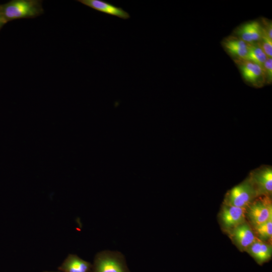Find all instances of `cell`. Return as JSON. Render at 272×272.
Listing matches in <instances>:
<instances>
[{
	"label": "cell",
	"instance_id": "7a4b0ae2",
	"mask_svg": "<svg viewBox=\"0 0 272 272\" xmlns=\"http://www.w3.org/2000/svg\"><path fill=\"white\" fill-rule=\"evenodd\" d=\"M91 272H128V270L121 253L104 250L96 255Z\"/></svg>",
	"mask_w": 272,
	"mask_h": 272
},
{
	"label": "cell",
	"instance_id": "4fadbf2b",
	"mask_svg": "<svg viewBox=\"0 0 272 272\" xmlns=\"http://www.w3.org/2000/svg\"><path fill=\"white\" fill-rule=\"evenodd\" d=\"M248 253L259 264L268 261L271 256V247L263 242L256 241L247 249Z\"/></svg>",
	"mask_w": 272,
	"mask_h": 272
},
{
	"label": "cell",
	"instance_id": "7c38bea8",
	"mask_svg": "<svg viewBox=\"0 0 272 272\" xmlns=\"http://www.w3.org/2000/svg\"><path fill=\"white\" fill-rule=\"evenodd\" d=\"M92 264L76 254H70L58 267L62 272H91Z\"/></svg>",
	"mask_w": 272,
	"mask_h": 272
},
{
	"label": "cell",
	"instance_id": "ac0fdd59",
	"mask_svg": "<svg viewBox=\"0 0 272 272\" xmlns=\"http://www.w3.org/2000/svg\"><path fill=\"white\" fill-rule=\"evenodd\" d=\"M7 23V22L6 21L5 19L4 18V16L2 14V12L1 9V7H0V29Z\"/></svg>",
	"mask_w": 272,
	"mask_h": 272
},
{
	"label": "cell",
	"instance_id": "5bb4252c",
	"mask_svg": "<svg viewBox=\"0 0 272 272\" xmlns=\"http://www.w3.org/2000/svg\"><path fill=\"white\" fill-rule=\"evenodd\" d=\"M267 58L258 42L250 44L246 60L262 66Z\"/></svg>",
	"mask_w": 272,
	"mask_h": 272
},
{
	"label": "cell",
	"instance_id": "ba28073f",
	"mask_svg": "<svg viewBox=\"0 0 272 272\" xmlns=\"http://www.w3.org/2000/svg\"><path fill=\"white\" fill-rule=\"evenodd\" d=\"M245 209L227 205L221 213V219L224 226L228 229H233L244 222Z\"/></svg>",
	"mask_w": 272,
	"mask_h": 272
},
{
	"label": "cell",
	"instance_id": "8992f818",
	"mask_svg": "<svg viewBox=\"0 0 272 272\" xmlns=\"http://www.w3.org/2000/svg\"><path fill=\"white\" fill-rule=\"evenodd\" d=\"M250 181L255 189L257 195H269L272 191V169L265 166L254 171Z\"/></svg>",
	"mask_w": 272,
	"mask_h": 272
},
{
	"label": "cell",
	"instance_id": "9c48e42d",
	"mask_svg": "<svg viewBox=\"0 0 272 272\" xmlns=\"http://www.w3.org/2000/svg\"><path fill=\"white\" fill-rule=\"evenodd\" d=\"M236 34L246 43H254L261 40L263 34V27L258 21H250L240 26Z\"/></svg>",
	"mask_w": 272,
	"mask_h": 272
},
{
	"label": "cell",
	"instance_id": "9a60e30c",
	"mask_svg": "<svg viewBox=\"0 0 272 272\" xmlns=\"http://www.w3.org/2000/svg\"><path fill=\"white\" fill-rule=\"evenodd\" d=\"M254 228L256 233L262 239L266 240L270 238L272 235V218Z\"/></svg>",
	"mask_w": 272,
	"mask_h": 272
},
{
	"label": "cell",
	"instance_id": "5b68a950",
	"mask_svg": "<svg viewBox=\"0 0 272 272\" xmlns=\"http://www.w3.org/2000/svg\"><path fill=\"white\" fill-rule=\"evenodd\" d=\"M247 216L254 226H257L272 218V206L271 201L267 196L257 200L249 206Z\"/></svg>",
	"mask_w": 272,
	"mask_h": 272
},
{
	"label": "cell",
	"instance_id": "8fae6325",
	"mask_svg": "<svg viewBox=\"0 0 272 272\" xmlns=\"http://www.w3.org/2000/svg\"><path fill=\"white\" fill-rule=\"evenodd\" d=\"M232 237L237 245L243 249H247L257 240L249 225L244 222L233 229Z\"/></svg>",
	"mask_w": 272,
	"mask_h": 272
},
{
	"label": "cell",
	"instance_id": "6da1fadb",
	"mask_svg": "<svg viewBox=\"0 0 272 272\" xmlns=\"http://www.w3.org/2000/svg\"><path fill=\"white\" fill-rule=\"evenodd\" d=\"M0 7L7 22L19 19L35 18L43 12L42 1L38 0H13Z\"/></svg>",
	"mask_w": 272,
	"mask_h": 272
},
{
	"label": "cell",
	"instance_id": "2e32d148",
	"mask_svg": "<svg viewBox=\"0 0 272 272\" xmlns=\"http://www.w3.org/2000/svg\"><path fill=\"white\" fill-rule=\"evenodd\" d=\"M263 30V34L261 40L258 42L268 58L272 57V39H270Z\"/></svg>",
	"mask_w": 272,
	"mask_h": 272
},
{
	"label": "cell",
	"instance_id": "e0dca14e",
	"mask_svg": "<svg viewBox=\"0 0 272 272\" xmlns=\"http://www.w3.org/2000/svg\"><path fill=\"white\" fill-rule=\"evenodd\" d=\"M266 83H270L272 80V58H267L262 65Z\"/></svg>",
	"mask_w": 272,
	"mask_h": 272
},
{
	"label": "cell",
	"instance_id": "52a82bcc",
	"mask_svg": "<svg viewBox=\"0 0 272 272\" xmlns=\"http://www.w3.org/2000/svg\"><path fill=\"white\" fill-rule=\"evenodd\" d=\"M78 2L97 11L110 16L127 20L130 18L129 13L121 7H117L102 0H78Z\"/></svg>",
	"mask_w": 272,
	"mask_h": 272
},
{
	"label": "cell",
	"instance_id": "277c9868",
	"mask_svg": "<svg viewBox=\"0 0 272 272\" xmlns=\"http://www.w3.org/2000/svg\"><path fill=\"white\" fill-rule=\"evenodd\" d=\"M246 82L254 87H262L266 83L262 66L247 60H235Z\"/></svg>",
	"mask_w": 272,
	"mask_h": 272
},
{
	"label": "cell",
	"instance_id": "d6986e66",
	"mask_svg": "<svg viewBox=\"0 0 272 272\" xmlns=\"http://www.w3.org/2000/svg\"><path fill=\"white\" fill-rule=\"evenodd\" d=\"M44 272H62L61 271H44Z\"/></svg>",
	"mask_w": 272,
	"mask_h": 272
},
{
	"label": "cell",
	"instance_id": "30bf717a",
	"mask_svg": "<svg viewBox=\"0 0 272 272\" xmlns=\"http://www.w3.org/2000/svg\"><path fill=\"white\" fill-rule=\"evenodd\" d=\"M223 46L235 60H246L249 47V43L237 36L226 38L222 42Z\"/></svg>",
	"mask_w": 272,
	"mask_h": 272
},
{
	"label": "cell",
	"instance_id": "3957f363",
	"mask_svg": "<svg viewBox=\"0 0 272 272\" xmlns=\"http://www.w3.org/2000/svg\"><path fill=\"white\" fill-rule=\"evenodd\" d=\"M256 196L257 192L252 183L250 180L246 181L230 190L227 205L246 208Z\"/></svg>",
	"mask_w": 272,
	"mask_h": 272
}]
</instances>
